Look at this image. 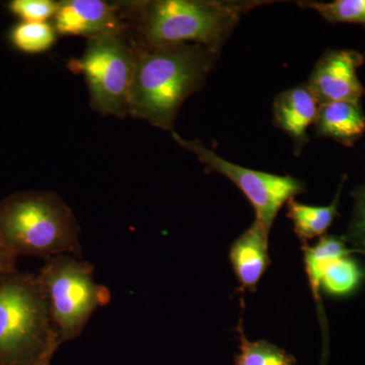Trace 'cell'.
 Instances as JSON below:
<instances>
[{
	"label": "cell",
	"instance_id": "cell-1",
	"mask_svg": "<svg viewBox=\"0 0 365 365\" xmlns=\"http://www.w3.org/2000/svg\"><path fill=\"white\" fill-rule=\"evenodd\" d=\"M218 57L220 53L191 43L153 47L136 43L128 115L172 130L182 105L203 88Z\"/></svg>",
	"mask_w": 365,
	"mask_h": 365
},
{
	"label": "cell",
	"instance_id": "cell-2",
	"mask_svg": "<svg viewBox=\"0 0 365 365\" xmlns=\"http://www.w3.org/2000/svg\"><path fill=\"white\" fill-rule=\"evenodd\" d=\"M271 4L261 0H151L125 2L129 33L137 44L191 43L220 53L245 14Z\"/></svg>",
	"mask_w": 365,
	"mask_h": 365
},
{
	"label": "cell",
	"instance_id": "cell-3",
	"mask_svg": "<svg viewBox=\"0 0 365 365\" xmlns=\"http://www.w3.org/2000/svg\"><path fill=\"white\" fill-rule=\"evenodd\" d=\"M0 235L16 259L83 257L81 225L54 192H18L0 200Z\"/></svg>",
	"mask_w": 365,
	"mask_h": 365
},
{
	"label": "cell",
	"instance_id": "cell-4",
	"mask_svg": "<svg viewBox=\"0 0 365 365\" xmlns=\"http://www.w3.org/2000/svg\"><path fill=\"white\" fill-rule=\"evenodd\" d=\"M61 344L37 274L0 277V365L51 361Z\"/></svg>",
	"mask_w": 365,
	"mask_h": 365
},
{
	"label": "cell",
	"instance_id": "cell-5",
	"mask_svg": "<svg viewBox=\"0 0 365 365\" xmlns=\"http://www.w3.org/2000/svg\"><path fill=\"white\" fill-rule=\"evenodd\" d=\"M37 277L62 344L78 338L111 299L109 289L96 281L93 264L72 255L46 259Z\"/></svg>",
	"mask_w": 365,
	"mask_h": 365
},
{
	"label": "cell",
	"instance_id": "cell-6",
	"mask_svg": "<svg viewBox=\"0 0 365 365\" xmlns=\"http://www.w3.org/2000/svg\"><path fill=\"white\" fill-rule=\"evenodd\" d=\"M135 63V41L129 31H118L88 39L83 56L71 59L68 68L85 76L96 112L124 118Z\"/></svg>",
	"mask_w": 365,
	"mask_h": 365
},
{
	"label": "cell",
	"instance_id": "cell-7",
	"mask_svg": "<svg viewBox=\"0 0 365 365\" xmlns=\"http://www.w3.org/2000/svg\"><path fill=\"white\" fill-rule=\"evenodd\" d=\"M172 136L180 146L194 153L208 172L223 175L241 190L255 209L256 220L269 234L282 206L306 192V185L297 178L247 169L227 162L198 139L189 140L177 133H173Z\"/></svg>",
	"mask_w": 365,
	"mask_h": 365
},
{
	"label": "cell",
	"instance_id": "cell-8",
	"mask_svg": "<svg viewBox=\"0 0 365 365\" xmlns=\"http://www.w3.org/2000/svg\"><path fill=\"white\" fill-rule=\"evenodd\" d=\"M364 61V55L353 50H328L317 62L307 86L319 104L360 101L365 90L357 71Z\"/></svg>",
	"mask_w": 365,
	"mask_h": 365
},
{
	"label": "cell",
	"instance_id": "cell-9",
	"mask_svg": "<svg viewBox=\"0 0 365 365\" xmlns=\"http://www.w3.org/2000/svg\"><path fill=\"white\" fill-rule=\"evenodd\" d=\"M53 21V26L59 35L81 36L88 39L103 34L129 31L125 2L63 0L58 1Z\"/></svg>",
	"mask_w": 365,
	"mask_h": 365
},
{
	"label": "cell",
	"instance_id": "cell-10",
	"mask_svg": "<svg viewBox=\"0 0 365 365\" xmlns=\"http://www.w3.org/2000/svg\"><path fill=\"white\" fill-rule=\"evenodd\" d=\"M319 105L307 85L288 88L274 100V124L292 139L297 155L309 143L307 129L316 123Z\"/></svg>",
	"mask_w": 365,
	"mask_h": 365
},
{
	"label": "cell",
	"instance_id": "cell-11",
	"mask_svg": "<svg viewBox=\"0 0 365 365\" xmlns=\"http://www.w3.org/2000/svg\"><path fill=\"white\" fill-rule=\"evenodd\" d=\"M228 256L242 292H255L271 264L269 232L255 220L253 225L232 242Z\"/></svg>",
	"mask_w": 365,
	"mask_h": 365
},
{
	"label": "cell",
	"instance_id": "cell-12",
	"mask_svg": "<svg viewBox=\"0 0 365 365\" xmlns=\"http://www.w3.org/2000/svg\"><path fill=\"white\" fill-rule=\"evenodd\" d=\"M314 126L317 136L352 146L365 133V115L359 101H338L319 105Z\"/></svg>",
	"mask_w": 365,
	"mask_h": 365
},
{
	"label": "cell",
	"instance_id": "cell-13",
	"mask_svg": "<svg viewBox=\"0 0 365 365\" xmlns=\"http://www.w3.org/2000/svg\"><path fill=\"white\" fill-rule=\"evenodd\" d=\"M346 176L343 177L334 200L330 205L313 206L297 202L294 198L287 202V217L294 223L295 235L299 237L302 246L307 245V241L322 237L332 225L336 217L339 216L338 206L341 190Z\"/></svg>",
	"mask_w": 365,
	"mask_h": 365
},
{
	"label": "cell",
	"instance_id": "cell-14",
	"mask_svg": "<svg viewBox=\"0 0 365 365\" xmlns=\"http://www.w3.org/2000/svg\"><path fill=\"white\" fill-rule=\"evenodd\" d=\"M304 264L312 292L319 299V279L328 264L352 254L344 235H325L314 246L304 245Z\"/></svg>",
	"mask_w": 365,
	"mask_h": 365
},
{
	"label": "cell",
	"instance_id": "cell-15",
	"mask_svg": "<svg viewBox=\"0 0 365 365\" xmlns=\"http://www.w3.org/2000/svg\"><path fill=\"white\" fill-rule=\"evenodd\" d=\"M364 277V270L349 255L323 269L319 279V292L334 297H348L359 289Z\"/></svg>",
	"mask_w": 365,
	"mask_h": 365
},
{
	"label": "cell",
	"instance_id": "cell-16",
	"mask_svg": "<svg viewBox=\"0 0 365 365\" xmlns=\"http://www.w3.org/2000/svg\"><path fill=\"white\" fill-rule=\"evenodd\" d=\"M240 352L235 365H297L294 355L266 340L250 341L245 333L242 319L237 327Z\"/></svg>",
	"mask_w": 365,
	"mask_h": 365
},
{
	"label": "cell",
	"instance_id": "cell-17",
	"mask_svg": "<svg viewBox=\"0 0 365 365\" xmlns=\"http://www.w3.org/2000/svg\"><path fill=\"white\" fill-rule=\"evenodd\" d=\"M56 39V30L49 23L21 21L9 32L11 45L26 54H42L51 49Z\"/></svg>",
	"mask_w": 365,
	"mask_h": 365
},
{
	"label": "cell",
	"instance_id": "cell-18",
	"mask_svg": "<svg viewBox=\"0 0 365 365\" xmlns=\"http://www.w3.org/2000/svg\"><path fill=\"white\" fill-rule=\"evenodd\" d=\"M297 4L304 9H314L330 23L359 24L365 26V0L299 1Z\"/></svg>",
	"mask_w": 365,
	"mask_h": 365
},
{
	"label": "cell",
	"instance_id": "cell-19",
	"mask_svg": "<svg viewBox=\"0 0 365 365\" xmlns=\"http://www.w3.org/2000/svg\"><path fill=\"white\" fill-rule=\"evenodd\" d=\"M353 210L344 235L352 253L365 256V184L353 190Z\"/></svg>",
	"mask_w": 365,
	"mask_h": 365
},
{
	"label": "cell",
	"instance_id": "cell-20",
	"mask_svg": "<svg viewBox=\"0 0 365 365\" xmlns=\"http://www.w3.org/2000/svg\"><path fill=\"white\" fill-rule=\"evenodd\" d=\"M58 1L53 0H13L7 9L26 23H47L54 18Z\"/></svg>",
	"mask_w": 365,
	"mask_h": 365
},
{
	"label": "cell",
	"instance_id": "cell-21",
	"mask_svg": "<svg viewBox=\"0 0 365 365\" xmlns=\"http://www.w3.org/2000/svg\"><path fill=\"white\" fill-rule=\"evenodd\" d=\"M16 260L18 259L7 248L6 242L0 235V277L18 270L16 266Z\"/></svg>",
	"mask_w": 365,
	"mask_h": 365
},
{
	"label": "cell",
	"instance_id": "cell-22",
	"mask_svg": "<svg viewBox=\"0 0 365 365\" xmlns=\"http://www.w3.org/2000/svg\"><path fill=\"white\" fill-rule=\"evenodd\" d=\"M326 360H327V353H325V354H323V357H322L321 365H326Z\"/></svg>",
	"mask_w": 365,
	"mask_h": 365
},
{
	"label": "cell",
	"instance_id": "cell-23",
	"mask_svg": "<svg viewBox=\"0 0 365 365\" xmlns=\"http://www.w3.org/2000/svg\"><path fill=\"white\" fill-rule=\"evenodd\" d=\"M51 364V361H45L42 362V364H38V365H50Z\"/></svg>",
	"mask_w": 365,
	"mask_h": 365
},
{
	"label": "cell",
	"instance_id": "cell-24",
	"mask_svg": "<svg viewBox=\"0 0 365 365\" xmlns=\"http://www.w3.org/2000/svg\"><path fill=\"white\" fill-rule=\"evenodd\" d=\"M364 279L365 280V270H364Z\"/></svg>",
	"mask_w": 365,
	"mask_h": 365
}]
</instances>
